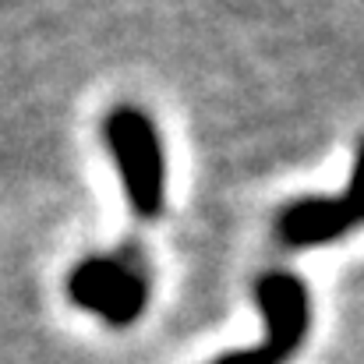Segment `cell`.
I'll return each mask as SVG.
<instances>
[{
	"label": "cell",
	"mask_w": 364,
	"mask_h": 364,
	"mask_svg": "<svg viewBox=\"0 0 364 364\" xmlns=\"http://www.w3.org/2000/svg\"><path fill=\"white\" fill-rule=\"evenodd\" d=\"M262 315H265V340L255 350H241V354H227L213 364H287L301 340L308 336L311 326V301L308 290L297 276L290 272H269L258 279L255 287Z\"/></svg>",
	"instance_id": "cell-2"
},
{
	"label": "cell",
	"mask_w": 364,
	"mask_h": 364,
	"mask_svg": "<svg viewBox=\"0 0 364 364\" xmlns=\"http://www.w3.org/2000/svg\"><path fill=\"white\" fill-rule=\"evenodd\" d=\"M103 138L117 159L124 195L134 216L152 220L166 198V163L152 121L134 107H117L103 121Z\"/></svg>",
	"instance_id": "cell-1"
},
{
	"label": "cell",
	"mask_w": 364,
	"mask_h": 364,
	"mask_svg": "<svg viewBox=\"0 0 364 364\" xmlns=\"http://www.w3.org/2000/svg\"><path fill=\"white\" fill-rule=\"evenodd\" d=\"M68 294L78 308L96 311L110 326L134 322L145 311V301H149V287H145L141 272L124 265L121 258H89V262H82L68 279Z\"/></svg>",
	"instance_id": "cell-3"
},
{
	"label": "cell",
	"mask_w": 364,
	"mask_h": 364,
	"mask_svg": "<svg viewBox=\"0 0 364 364\" xmlns=\"http://www.w3.org/2000/svg\"><path fill=\"white\" fill-rule=\"evenodd\" d=\"M358 223H361V205H358V173H354L343 198H304L290 205L279 216V237L290 247H318L340 241Z\"/></svg>",
	"instance_id": "cell-4"
}]
</instances>
